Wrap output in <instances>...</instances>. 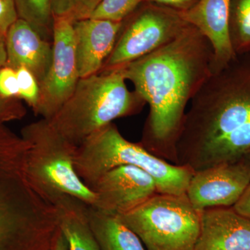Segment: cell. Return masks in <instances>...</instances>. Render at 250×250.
<instances>
[{
	"mask_svg": "<svg viewBox=\"0 0 250 250\" xmlns=\"http://www.w3.org/2000/svg\"><path fill=\"white\" fill-rule=\"evenodd\" d=\"M229 34L236 55L250 51V0H231Z\"/></svg>",
	"mask_w": 250,
	"mask_h": 250,
	"instance_id": "ac0fdd59",
	"label": "cell"
},
{
	"mask_svg": "<svg viewBox=\"0 0 250 250\" xmlns=\"http://www.w3.org/2000/svg\"><path fill=\"white\" fill-rule=\"evenodd\" d=\"M18 16L45 40L53 34L52 0H14Z\"/></svg>",
	"mask_w": 250,
	"mask_h": 250,
	"instance_id": "d6986e66",
	"label": "cell"
},
{
	"mask_svg": "<svg viewBox=\"0 0 250 250\" xmlns=\"http://www.w3.org/2000/svg\"><path fill=\"white\" fill-rule=\"evenodd\" d=\"M242 160H243L247 166H248V168L250 169V153L248 154V155L245 156L243 159H242Z\"/></svg>",
	"mask_w": 250,
	"mask_h": 250,
	"instance_id": "4dcf8cb0",
	"label": "cell"
},
{
	"mask_svg": "<svg viewBox=\"0 0 250 250\" xmlns=\"http://www.w3.org/2000/svg\"><path fill=\"white\" fill-rule=\"evenodd\" d=\"M58 229L53 206L28 181L22 148L0 131V250H52Z\"/></svg>",
	"mask_w": 250,
	"mask_h": 250,
	"instance_id": "3957f363",
	"label": "cell"
},
{
	"mask_svg": "<svg viewBox=\"0 0 250 250\" xmlns=\"http://www.w3.org/2000/svg\"><path fill=\"white\" fill-rule=\"evenodd\" d=\"M52 60L41 82L36 115L50 120L73 93L80 76L77 70L73 24L67 16H54Z\"/></svg>",
	"mask_w": 250,
	"mask_h": 250,
	"instance_id": "9c48e42d",
	"label": "cell"
},
{
	"mask_svg": "<svg viewBox=\"0 0 250 250\" xmlns=\"http://www.w3.org/2000/svg\"><path fill=\"white\" fill-rule=\"evenodd\" d=\"M213 55L209 41L188 24L173 41L119 67L149 106L141 144L174 165L187 108L213 72Z\"/></svg>",
	"mask_w": 250,
	"mask_h": 250,
	"instance_id": "6da1fadb",
	"label": "cell"
},
{
	"mask_svg": "<svg viewBox=\"0 0 250 250\" xmlns=\"http://www.w3.org/2000/svg\"><path fill=\"white\" fill-rule=\"evenodd\" d=\"M233 208L240 214L250 218V184Z\"/></svg>",
	"mask_w": 250,
	"mask_h": 250,
	"instance_id": "4316f807",
	"label": "cell"
},
{
	"mask_svg": "<svg viewBox=\"0 0 250 250\" xmlns=\"http://www.w3.org/2000/svg\"><path fill=\"white\" fill-rule=\"evenodd\" d=\"M118 216L139 237L146 250H194L200 232V211L187 194L156 192Z\"/></svg>",
	"mask_w": 250,
	"mask_h": 250,
	"instance_id": "52a82bcc",
	"label": "cell"
},
{
	"mask_svg": "<svg viewBox=\"0 0 250 250\" xmlns=\"http://www.w3.org/2000/svg\"><path fill=\"white\" fill-rule=\"evenodd\" d=\"M126 81L121 67L80 78L71 96L49 121L78 147L98 130L118 118L139 113L146 104L128 89Z\"/></svg>",
	"mask_w": 250,
	"mask_h": 250,
	"instance_id": "277c9868",
	"label": "cell"
},
{
	"mask_svg": "<svg viewBox=\"0 0 250 250\" xmlns=\"http://www.w3.org/2000/svg\"><path fill=\"white\" fill-rule=\"evenodd\" d=\"M230 4L231 0H197L188 9L179 11L182 19L198 29L211 44L213 72L236 57L229 34Z\"/></svg>",
	"mask_w": 250,
	"mask_h": 250,
	"instance_id": "4fadbf2b",
	"label": "cell"
},
{
	"mask_svg": "<svg viewBox=\"0 0 250 250\" xmlns=\"http://www.w3.org/2000/svg\"><path fill=\"white\" fill-rule=\"evenodd\" d=\"M27 110L16 98H6L0 95V125L22 119Z\"/></svg>",
	"mask_w": 250,
	"mask_h": 250,
	"instance_id": "7402d4cb",
	"label": "cell"
},
{
	"mask_svg": "<svg viewBox=\"0 0 250 250\" xmlns=\"http://www.w3.org/2000/svg\"><path fill=\"white\" fill-rule=\"evenodd\" d=\"M6 60H7V54H6L5 42H0V69L6 65Z\"/></svg>",
	"mask_w": 250,
	"mask_h": 250,
	"instance_id": "f546056e",
	"label": "cell"
},
{
	"mask_svg": "<svg viewBox=\"0 0 250 250\" xmlns=\"http://www.w3.org/2000/svg\"><path fill=\"white\" fill-rule=\"evenodd\" d=\"M250 184V169L241 159L194 172L186 194L200 212L207 208L233 207Z\"/></svg>",
	"mask_w": 250,
	"mask_h": 250,
	"instance_id": "8fae6325",
	"label": "cell"
},
{
	"mask_svg": "<svg viewBox=\"0 0 250 250\" xmlns=\"http://www.w3.org/2000/svg\"><path fill=\"white\" fill-rule=\"evenodd\" d=\"M80 78L102 70L114 48L123 22L85 18L72 22Z\"/></svg>",
	"mask_w": 250,
	"mask_h": 250,
	"instance_id": "7c38bea8",
	"label": "cell"
},
{
	"mask_svg": "<svg viewBox=\"0 0 250 250\" xmlns=\"http://www.w3.org/2000/svg\"><path fill=\"white\" fill-rule=\"evenodd\" d=\"M70 0H52L53 16H65L70 9Z\"/></svg>",
	"mask_w": 250,
	"mask_h": 250,
	"instance_id": "83f0119b",
	"label": "cell"
},
{
	"mask_svg": "<svg viewBox=\"0 0 250 250\" xmlns=\"http://www.w3.org/2000/svg\"><path fill=\"white\" fill-rule=\"evenodd\" d=\"M7 60L5 66L14 70L26 67L40 85L48 71L52 46L29 23L18 18L6 33L5 39Z\"/></svg>",
	"mask_w": 250,
	"mask_h": 250,
	"instance_id": "9a60e30c",
	"label": "cell"
},
{
	"mask_svg": "<svg viewBox=\"0 0 250 250\" xmlns=\"http://www.w3.org/2000/svg\"><path fill=\"white\" fill-rule=\"evenodd\" d=\"M143 0H101L90 18L123 22Z\"/></svg>",
	"mask_w": 250,
	"mask_h": 250,
	"instance_id": "ffe728a7",
	"label": "cell"
},
{
	"mask_svg": "<svg viewBox=\"0 0 250 250\" xmlns=\"http://www.w3.org/2000/svg\"><path fill=\"white\" fill-rule=\"evenodd\" d=\"M143 1L172 8L178 11H183L190 8L196 2L197 0H143Z\"/></svg>",
	"mask_w": 250,
	"mask_h": 250,
	"instance_id": "484cf974",
	"label": "cell"
},
{
	"mask_svg": "<svg viewBox=\"0 0 250 250\" xmlns=\"http://www.w3.org/2000/svg\"><path fill=\"white\" fill-rule=\"evenodd\" d=\"M16 70L19 98L25 100L29 106L34 109L39 103L40 98V87L35 77L26 67H21Z\"/></svg>",
	"mask_w": 250,
	"mask_h": 250,
	"instance_id": "44dd1931",
	"label": "cell"
},
{
	"mask_svg": "<svg viewBox=\"0 0 250 250\" xmlns=\"http://www.w3.org/2000/svg\"><path fill=\"white\" fill-rule=\"evenodd\" d=\"M188 25L178 10L161 5L147 6L118 37L101 70L123 66L152 53L173 41Z\"/></svg>",
	"mask_w": 250,
	"mask_h": 250,
	"instance_id": "ba28073f",
	"label": "cell"
},
{
	"mask_svg": "<svg viewBox=\"0 0 250 250\" xmlns=\"http://www.w3.org/2000/svg\"><path fill=\"white\" fill-rule=\"evenodd\" d=\"M95 195L91 207L120 215L134 209L157 192L155 180L134 166H120L107 171L90 187Z\"/></svg>",
	"mask_w": 250,
	"mask_h": 250,
	"instance_id": "30bf717a",
	"label": "cell"
},
{
	"mask_svg": "<svg viewBox=\"0 0 250 250\" xmlns=\"http://www.w3.org/2000/svg\"><path fill=\"white\" fill-rule=\"evenodd\" d=\"M0 95L6 98L19 95L17 73L12 67L5 66L0 69Z\"/></svg>",
	"mask_w": 250,
	"mask_h": 250,
	"instance_id": "603a6c76",
	"label": "cell"
},
{
	"mask_svg": "<svg viewBox=\"0 0 250 250\" xmlns=\"http://www.w3.org/2000/svg\"><path fill=\"white\" fill-rule=\"evenodd\" d=\"M88 205L67 196L54 206L68 250H100L87 218Z\"/></svg>",
	"mask_w": 250,
	"mask_h": 250,
	"instance_id": "2e32d148",
	"label": "cell"
},
{
	"mask_svg": "<svg viewBox=\"0 0 250 250\" xmlns=\"http://www.w3.org/2000/svg\"><path fill=\"white\" fill-rule=\"evenodd\" d=\"M101 0H70V9L65 15L72 22L90 17Z\"/></svg>",
	"mask_w": 250,
	"mask_h": 250,
	"instance_id": "cb8c5ba5",
	"label": "cell"
},
{
	"mask_svg": "<svg viewBox=\"0 0 250 250\" xmlns=\"http://www.w3.org/2000/svg\"><path fill=\"white\" fill-rule=\"evenodd\" d=\"M14 0H0V31L4 35L18 19Z\"/></svg>",
	"mask_w": 250,
	"mask_h": 250,
	"instance_id": "d4e9b609",
	"label": "cell"
},
{
	"mask_svg": "<svg viewBox=\"0 0 250 250\" xmlns=\"http://www.w3.org/2000/svg\"><path fill=\"white\" fill-rule=\"evenodd\" d=\"M53 250H68L66 239L61 231L60 229L54 242Z\"/></svg>",
	"mask_w": 250,
	"mask_h": 250,
	"instance_id": "f1b7e54d",
	"label": "cell"
},
{
	"mask_svg": "<svg viewBox=\"0 0 250 250\" xmlns=\"http://www.w3.org/2000/svg\"><path fill=\"white\" fill-rule=\"evenodd\" d=\"M250 153V51L213 72L192 98L175 146V165L194 172Z\"/></svg>",
	"mask_w": 250,
	"mask_h": 250,
	"instance_id": "7a4b0ae2",
	"label": "cell"
},
{
	"mask_svg": "<svg viewBox=\"0 0 250 250\" xmlns=\"http://www.w3.org/2000/svg\"></svg>",
	"mask_w": 250,
	"mask_h": 250,
	"instance_id": "d6a6232c",
	"label": "cell"
},
{
	"mask_svg": "<svg viewBox=\"0 0 250 250\" xmlns=\"http://www.w3.org/2000/svg\"><path fill=\"white\" fill-rule=\"evenodd\" d=\"M21 136L27 146L26 175L42 199L53 207L67 196L93 205L95 194L81 180L74 166L77 147L52 122L45 118L33 122L22 128Z\"/></svg>",
	"mask_w": 250,
	"mask_h": 250,
	"instance_id": "8992f818",
	"label": "cell"
},
{
	"mask_svg": "<svg viewBox=\"0 0 250 250\" xmlns=\"http://www.w3.org/2000/svg\"><path fill=\"white\" fill-rule=\"evenodd\" d=\"M5 39H6V35L0 31V42H5Z\"/></svg>",
	"mask_w": 250,
	"mask_h": 250,
	"instance_id": "1f68e13d",
	"label": "cell"
},
{
	"mask_svg": "<svg viewBox=\"0 0 250 250\" xmlns=\"http://www.w3.org/2000/svg\"><path fill=\"white\" fill-rule=\"evenodd\" d=\"M194 250H250V218L233 207L202 210Z\"/></svg>",
	"mask_w": 250,
	"mask_h": 250,
	"instance_id": "5bb4252c",
	"label": "cell"
},
{
	"mask_svg": "<svg viewBox=\"0 0 250 250\" xmlns=\"http://www.w3.org/2000/svg\"><path fill=\"white\" fill-rule=\"evenodd\" d=\"M87 218L100 250H146L139 237L118 215L88 205Z\"/></svg>",
	"mask_w": 250,
	"mask_h": 250,
	"instance_id": "e0dca14e",
	"label": "cell"
},
{
	"mask_svg": "<svg viewBox=\"0 0 250 250\" xmlns=\"http://www.w3.org/2000/svg\"><path fill=\"white\" fill-rule=\"evenodd\" d=\"M134 166L155 180L158 193L186 194L193 171L174 165L149 152L142 145L130 142L113 123L94 133L77 147L74 166L87 187L113 167Z\"/></svg>",
	"mask_w": 250,
	"mask_h": 250,
	"instance_id": "5b68a950",
	"label": "cell"
}]
</instances>
